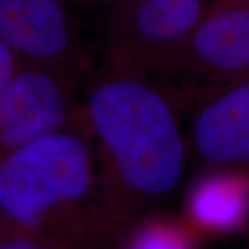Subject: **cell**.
Masks as SVG:
<instances>
[{"label":"cell","instance_id":"6da1fadb","mask_svg":"<svg viewBox=\"0 0 249 249\" xmlns=\"http://www.w3.org/2000/svg\"><path fill=\"white\" fill-rule=\"evenodd\" d=\"M94 184L86 142L60 130L0 158V216L70 249H91L112 223L88 208Z\"/></svg>","mask_w":249,"mask_h":249},{"label":"cell","instance_id":"7a4b0ae2","mask_svg":"<svg viewBox=\"0 0 249 249\" xmlns=\"http://www.w3.org/2000/svg\"><path fill=\"white\" fill-rule=\"evenodd\" d=\"M88 116L124 194L151 199L178 186L184 145L160 91L132 78L107 80L91 93Z\"/></svg>","mask_w":249,"mask_h":249},{"label":"cell","instance_id":"3957f363","mask_svg":"<svg viewBox=\"0 0 249 249\" xmlns=\"http://www.w3.org/2000/svg\"><path fill=\"white\" fill-rule=\"evenodd\" d=\"M68 103L54 67L21 65L0 90V158L64 130Z\"/></svg>","mask_w":249,"mask_h":249},{"label":"cell","instance_id":"277c9868","mask_svg":"<svg viewBox=\"0 0 249 249\" xmlns=\"http://www.w3.org/2000/svg\"><path fill=\"white\" fill-rule=\"evenodd\" d=\"M116 55L126 62L163 58L186 47L204 16L202 0H124Z\"/></svg>","mask_w":249,"mask_h":249},{"label":"cell","instance_id":"5b68a950","mask_svg":"<svg viewBox=\"0 0 249 249\" xmlns=\"http://www.w3.org/2000/svg\"><path fill=\"white\" fill-rule=\"evenodd\" d=\"M0 40L22 65L55 68L71 32L58 0H0Z\"/></svg>","mask_w":249,"mask_h":249},{"label":"cell","instance_id":"8992f818","mask_svg":"<svg viewBox=\"0 0 249 249\" xmlns=\"http://www.w3.org/2000/svg\"><path fill=\"white\" fill-rule=\"evenodd\" d=\"M187 46L209 73L249 80V0H217L205 11Z\"/></svg>","mask_w":249,"mask_h":249},{"label":"cell","instance_id":"52a82bcc","mask_svg":"<svg viewBox=\"0 0 249 249\" xmlns=\"http://www.w3.org/2000/svg\"><path fill=\"white\" fill-rule=\"evenodd\" d=\"M193 140L211 163L249 169V80L223 90L199 111Z\"/></svg>","mask_w":249,"mask_h":249},{"label":"cell","instance_id":"ba28073f","mask_svg":"<svg viewBox=\"0 0 249 249\" xmlns=\"http://www.w3.org/2000/svg\"><path fill=\"white\" fill-rule=\"evenodd\" d=\"M196 235H227L249 222V169L219 166L196 178L186 201V220Z\"/></svg>","mask_w":249,"mask_h":249},{"label":"cell","instance_id":"9c48e42d","mask_svg":"<svg viewBox=\"0 0 249 249\" xmlns=\"http://www.w3.org/2000/svg\"><path fill=\"white\" fill-rule=\"evenodd\" d=\"M196 238L186 222L151 216L130 229L118 249H196Z\"/></svg>","mask_w":249,"mask_h":249},{"label":"cell","instance_id":"30bf717a","mask_svg":"<svg viewBox=\"0 0 249 249\" xmlns=\"http://www.w3.org/2000/svg\"><path fill=\"white\" fill-rule=\"evenodd\" d=\"M0 249H70L61 242L34 231L11 227L0 241Z\"/></svg>","mask_w":249,"mask_h":249},{"label":"cell","instance_id":"8fae6325","mask_svg":"<svg viewBox=\"0 0 249 249\" xmlns=\"http://www.w3.org/2000/svg\"><path fill=\"white\" fill-rule=\"evenodd\" d=\"M21 65L17 55L0 40V90L14 76Z\"/></svg>","mask_w":249,"mask_h":249},{"label":"cell","instance_id":"7c38bea8","mask_svg":"<svg viewBox=\"0 0 249 249\" xmlns=\"http://www.w3.org/2000/svg\"><path fill=\"white\" fill-rule=\"evenodd\" d=\"M11 227H13V226H11L9 222H6V220L0 216V241H1V238L9 232V230Z\"/></svg>","mask_w":249,"mask_h":249}]
</instances>
